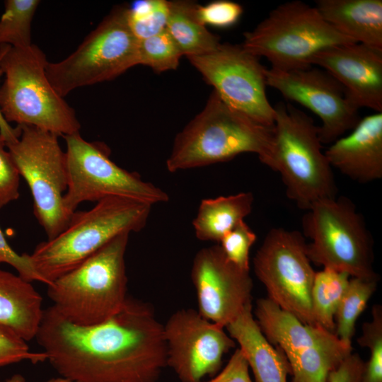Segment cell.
Here are the masks:
<instances>
[{
	"label": "cell",
	"mask_w": 382,
	"mask_h": 382,
	"mask_svg": "<svg viewBox=\"0 0 382 382\" xmlns=\"http://www.w3.org/2000/svg\"><path fill=\"white\" fill-rule=\"evenodd\" d=\"M35 339L60 376L74 382H156L166 367L163 325L151 305L129 296L119 313L92 325L50 306Z\"/></svg>",
	"instance_id": "cell-1"
},
{
	"label": "cell",
	"mask_w": 382,
	"mask_h": 382,
	"mask_svg": "<svg viewBox=\"0 0 382 382\" xmlns=\"http://www.w3.org/2000/svg\"><path fill=\"white\" fill-rule=\"evenodd\" d=\"M273 129L229 106L213 91L204 109L176 135L166 160L167 170L176 173L203 167L243 153L255 154L266 166Z\"/></svg>",
	"instance_id": "cell-2"
},
{
	"label": "cell",
	"mask_w": 382,
	"mask_h": 382,
	"mask_svg": "<svg viewBox=\"0 0 382 382\" xmlns=\"http://www.w3.org/2000/svg\"><path fill=\"white\" fill-rule=\"evenodd\" d=\"M151 207L131 199L110 197L88 210L75 211L64 231L37 245L30 255L32 265L50 285L117 236L142 230Z\"/></svg>",
	"instance_id": "cell-3"
},
{
	"label": "cell",
	"mask_w": 382,
	"mask_h": 382,
	"mask_svg": "<svg viewBox=\"0 0 382 382\" xmlns=\"http://www.w3.org/2000/svg\"><path fill=\"white\" fill-rule=\"evenodd\" d=\"M129 233L117 236L47 285L52 306L66 320L92 325L108 320L122 310L128 298L125 256Z\"/></svg>",
	"instance_id": "cell-4"
},
{
	"label": "cell",
	"mask_w": 382,
	"mask_h": 382,
	"mask_svg": "<svg viewBox=\"0 0 382 382\" xmlns=\"http://www.w3.org/2000/svg\"><path fill=\"white\" fill-rule=\"evenodd\" d=\"M45 53L35 45L16 48L0 45V110L9 122L66 136L79 132L75 110L53 88L47 74Z\"/></svg>",
	"instance_id": "cell-5"
},
{
	"label": "cell",
	"mask_w": 382,
	"mask_h": 382,
	"mask_svg": "<svg viewBox=\"0 0 382 382\" xmlns=\"http://www.w3.org/2000/svg\"><path fill=\"white\" fill-rule=\"evenodd\" d=\"M271 155L267 163L279 173L288 198L299 209L336 197L337 188L313 120L291 103L274 106Z\"/></svg>",
	"instance_id": "cell-6"
},
{
	"label": "cell",
	"mask_w": 382,
	"mask_h": 382,
	"mask_svg": "<svg viewBox=\"0 0 382 382\" xmlns=\"http://www.w3.org/2000/svg\"><path fill=\"white\" fill-rule=\"evenodd\" d=\"M356 43L337 33L316 7L299 0L283 3L253 30L244 33L242 47L264 57L273 69L294 70L311 66L313 57L328 47Z\"/></svg>",
	"instance_id": "cell-7"
},
{
	"label": "cell",
	"mask_w": 382,
	"mask_h": 382,
	"mask_svg": "<svg viewBox=\"0 0 382 382\" xmlns=\"http://www.w3.org/2000/svg\"><path fill=\"white\" fill-rule=\"evenodd\" d=\"M311 262L352 277L376 280L373 241L355 205L345 197L314 203L302 218Z\"/></svg>",
	"instance_id": "cell-8"
},
{
	"label": "cell",
	"mask_w": 382,
	"mask_h": 382,
	"mask_svg": "<svg viewBox=\"0 0 382 382\" xmlns=\"http://www.w3.org/2000/svg\"><path fill=\"white\" fill-rule=\"evenodd\" d=\"M128 6L112 8L67 57L46 66L47 76L64 97L73 90L112 80L138 65L139 40L128 22Z\"/></svg>",
	"instance_id": "cell-9"
},
{
	"label": "cell",
	"mask_w": 382,
	"mask_h": 382,
	"mask_svg": "<svg viewBox=\"0 0 382 382\" xmlns=\"http://www.w3.org/2000/svg\"><path fill=\"white\" fill-rule=\"evenodd\" d=\"M66 144L67 189L64 204L72 215L84 202H98L110 197L131 199L154 205L167 202L168 195L137 173L116 165L110 150L99 141H87L79 132L63 137Z\"/></svg>",
	"instance_id": "cell-10"
},
{
	"label": "cell",
	"mask_w": 382,
	"mask_h": 382,
	"mask_svg": "<svg viewBox=\"0 0 382 382\" xmlns=\"http://www.w3.org/2000/svg\"><path fill=\"white\" fill-rule=\"evenodd\" d=\"M18 126V140L6 147L30 190L34 214L50 240L67 227L71 216L64 204L68 185L65 151L58 135L33 126Z\"/></svg>",
	"instance_id": "cell-11"
},
{
	"label": "cell",
	"mask_w": 382,
	"mask_h": 382,
	"mask_svg": "<svg viewBox=\"0 0 382 382\" xmlns=\"http://www.w3.org/2000/svg\"><path fill=\"white\" fill-rule=\"evenodd\" d=\"M303 236L297 231L271 229L256 252L253 268L268 297L304 324L317 325L311 307L316 271Z\"/></svg>",
	"instance_id": "cell-12"
},
{
	"label": "cell",
	"mask_w": 382,
	"mask_h": 382,
	"mask_svg": "<svg viewBox=\"0 0 382 382\" xmlns=\"http://www.w3.org/2000/svg\"><path fill=\"white\" fill-rule=\"evenodd\" d=\"M257 58L241 45L229 43L187 57L226 103L255 122L272 127L274 109L266 93V68Z\"/></svg>",
	"instance_id": "cell-13"
},
{
	"label": "cell",
	"mask_w": 382,
	"mask_h": 382,
	"mask_svg": "<svg viewBox=\"0 0 382 382\" xmlns=\"http://www.w3.org/2000/svg\"><path fill=\"white\" fill-rule=\"evenodd\" d=\"M266 83L287 100L309 109L321 120L320 140L332 144L358 124L359 108L343 86L322 69L313 67L265 70Z\"/></svg>",
	"instance_id": "cell-14"
},
{
	"label": "cell",
	"mask_w": 382,
	"mask_h": 382,
	"mask_svg": "<svg viewBox=\"0 0 382 382\" xmlns=\"http://www.w3.org/2000/svg\"><path fill=\"white\" fill-rule=\"evenodd\" d=\"M224 328L197 310L176 311L163 325L166 366L181 382H202L205 376L216 375L224 355L236 346Z\"/></svg>",
	"instance_id": "cell-15"
},
{
	"label": "cell",
	"mask_w": 382,
	"mask_h": 382,
	"mask_svg": "<svg viewBox=\"0 0 382 382\" xmlns=\"http://www.w3.org/2000/svg\"><path fill=\"white\" fill-rule=\"evenodd\" d=\"M197 311L204 318L224 328L252 304L253 280L250 271L229 261L219 245L200 249L190 272Z\"/></svg>",
	"instance_id": "cell-16"
},
{
	"label": "cell",
	"mask_w": 382,
	"mask_h": 382,
	"mask_svg": "<svg viewBox=\"0 0 382 382\" xmlns=\"http://www.w3.org/2000/svg\"><path fill=\"white\" fill-rule=\"evenodd\" d=\"M311 65L335 79L359 108L382 112V50L359 43L335 45L316 54Z\"/></svg>",
	"instance_id": "cell-17"
},
{
	"label": "cell",
	"mask_w": 382,
	"mask_h": 382,
	"mask_svg": "<svg viewBox=\"0 0 382 382\" xmlns=\"http://www.w3.org/2000/svg\"><path fill=\"white\" fill-rule=\"evenodd\" d=\"M332 167L360 183L382 178V112L361 118L352 132L325 151Z\"/></svg>",
	"instance_id": "cell-18"
},
{
	"label": "cell",
	"mask_w": 382,
	"mask_h": 382,
	"mask_svg": "<svg viewBox=\"0 0 382 382\" xmlns=\"http://www.w3.org/2000/svg\"><path fill=\"white\" fill-rule=\"evenodd\" d=\"M254 314L266 339L279 347L287 359L313 347L331 346L342 341L319 325L303 323L267 297L257 300Z\"/></svg>",
	"instance_id": "cell-19"
},
{
	"label": "cell",
	"mask_w": 382,
	"mask_h": 382,
	"mask_svg": "<svg viewBox=\"0 0 382 382\" xmlns=\"http://www.w3.org/2000/svg\"><path fill=\"white\" fill-rule=\"evenodd\" d=\"M225 328L239 345L255 382H287L288 374L291 375L289 362L284 352L272 346L262 334L253 316L252 304Z\"/></svg>",
	"instance_id": "cell-20"
},
{
	"label": "cell",
	"mask_w": 382,
	"mask_h": 382,
	"mask_svg": "<svg viewBox=\"0 0 382 382\" xmlns=\"http://www.w3.org/2000/svg\"><path fill=\"white\" fill-rule=\"evenodd\" d=\"M315 7L342 35L382 50L381 0H317Z\"/></svg>",
	"instance_id": "cell-21"
},
{
	"label": "cell",
	"mask_w": 382,
	"mask_h": 382,
	"mask_svg": "<svg viewBox=\"0 0 382 382\" xmlns=\"http://www.w3.org/2000/svg\"><path fill=\"white\" fill-rule=\"evenodd\" d=\"M42 306V298L31 282L0 269V325L28 342L37 333Z\"/></svg>",
	"instance_id": "cell-22"
},
{
	"label": "cell",
	"mask_w": 382,
	"mask_h": 382,
	"mask_svg": "<svg viewBox=\"0 0 382 382\" xmlns=\"http://www.w3.org/2000/svg\"><path fill=\"white\" fill-rule=\"evenodd\" d=\"M253 201L250 192L202 199L192 221L195 236L202 241L219 243L250 214Z\"/></svg>",
	"instance_id": "cell-23"
},
{
	"label": "cell",
	"mask_w": 382,
	"mask_h": 382,
	"mask_svg": "<svg viewBox=\"0 0 382 382\" xmlns=\"http://www.w3.org/2000/svg\"><path fill=\"white\" fill-rule=\"evenodd\" d=\"M197 7L192 1H168L166 29L187 57L209 52L221 44L220 37L199 20Z\"/></svg>",
	"instance_id": "cell-24"
},
{
	"label": "cell",
	"mask_w": 382,
	"mask_h": 382,
	"mask_svg": "<svg viewBox=\"0 0 382 382\" xmlns=\"http://www.w3.org/2000/svg\"><path fill=\"white\" fill-rule=\"evenodd\" d=\"M349 275L328 268L316 272L311 291V307L317 325L335 333V316L347 289Z\"/></svg>",
	"instance_id": "cell-25"
},
{
	"label": "cell",
	"mask_w": 382,
	"mask_h": 382,
	"mask_svg": "<svg viewBox=\"0 0 382 382\" xmlns=\"http://www.w3.org/2000/svg\"><path fill=\"white\" fill-rule=\"evenodd\" d=\"M377 282L357 277L349 279L335 316V334L344 342L352 345L357 320L376 291Z\"/></svg>",
	"instance_id": "cell-26"
},
{
	"label": "cell",
	"mask_w": 382,
	"mask_h": 382,
	"mask_svg": "<svg viewBox=\"0 0 382 382\" xmlns=\"http://www.w3.org/2000/svg\"><path fill=\"white\" fill-rule=\"evenodd\" d=\"M40 4L38 0H6L0 18V45L16 48L30 47L31 25Z\"/></svg>",
	"instance_id": "cell-27"
},
{
	"label": "cell",
	"mask_w": 382,
	"mask_h": 382,
	"mask_svg": "<svg viewBox=\"0 0 382 382\" xmlns=\"http://www.w3.org/2000/svg\"><path fill=\"white\" fill-rule=\"evenodd\" d=\"M182 56L166 28L155 35L139 40L138 64L149 66L156 73L175 69Z\"/></svg>",
	"instance_id": "cell-28"
},
{
	"label": "cell",
	"mask_w": 382,
	"mask_h": 382,
	"mask_svg": "<svg viewBox=\"0 0 382 382\" xmlns=\"http://www.w3.org/2000/svg\"><path fill=\"white\" fill-rule=\"evenodd\" d=\"M168 1L142 0L128 6L129 27L138 40L158 34L166 28Z\"/></svg>",
	"instance_id": "cell-29"
},
{
	"label": "cell",
	"mask_w": 382,
	"mask_h": 382,
	"mask_svg": "<svg viewBox=\"0 0 382 382\" xmlns=\"http://www.w3.org/2000/svg\"><path fill=\"white\" fill-rule=\"evenodd\" d=\"M372 318L362 326L358 344L370 349V358L364 364L361 382H382V306L372 307Z\"/></svg>",
	"instance_id": "cell-30"
},
{
	"label": "cell",
	"mask_w": 382,
	"mask_h": 382,
	"mask_svg": "<svg viewBox=\"0 0 382 382\" xmlns=\"http://www.w3.org/2000/svg\"><path fill=\"white\" fill-rule=\"evenodd\" d=\"M256 239L255 233L243 220L226 233L219 245L229 261L250 271V251Z\"/></svg>",
	"instance_id": "cell-31"
},
{
	"label": "cell",
	"mask_w": 382,
	"mask_h": 382,
	"mask_svg": "<svg viewBox=\"0 0 382 382\" xmlns=\"http://www.w3.org/2000/svg\"><path fill=\"white\" fill-rule=\"evenodd\" d=\"M22 361L44 362L47 355L44 352H31L25 340L9 328L0 325V367Z\"/></svg>",
	"instance_id": "cell-32"
},
{
	"label": "cell",
	"mask_w": 382,
	"mask_h": 382,
	"mask_svg": "<svg viewBox=\"0 0 382 382\" xmlns=\"http://www.w3.org/2000/svg\"><path fill=\"white\" fill-rule=\"evenodd\" d=\"M20 176L6 141L0 135V209L19 197Z\"/></svg>",
	"instance_id": "cell-33"
},
{
	"label": "cell",
	"mask_w": 382,
	"mask_h": 382,
	"mask_svg": "<svg viewBox=\"0 0 382 382\" xmlns=\"http://www.w3.org/2000/svg\"><path fill=\"white\" fill-rule=\"evenodd\" d=\"M243 12L241 4L227 0L216 1L197 7V16L202 23L219 28L233 25Z\"/></svg>",
	"instance_id": "cell-34"
},
{
	"label": "cell",
	"mask_w": 382,
	"mask_h": 382,
	"mask_svg": "<svg viewBox=\"0 0 382 382\" xmlns=\"http://www.w3.org/2000/svg\"><path fill=\"white\" fill-rule=\"evenodd\" d=\"M6 263L13 267L18 275L23 279L32 282H40L45 284L43 278L33 267L30 255L18 254L8 244L0 228V264Z\"/></svg>",
	"instance_id": "cell-35"
},
{
	"label": "cell",
	"mask_w": 382,
	"mask_h": 382,
	"mask_svg": "<svg viewBox=\"0 0 382 382\" xmlns=\"http://www.w3.org/2000/svg\"><path fill=\"white\" fill-rule=\"evenodd\" d=\"M249 369L243 353L238 348L223 369L212 378L202 382H253L250 376Z\"/></svg>",
	"instance_id": "cell-36"
},
{
	"label": "cell",
	"mask_w": 382,
	"mask_h": 382,
	"mask_svg": "<svg viewBox=\"0 0 382 382\" xmlns=\"http://www.w3.org/2000/svg\"><path fill=\"white\" fill-rule=\"evenodd\" d=\"M365 362L357 353H351L329 375L328 382H361Z\"/></svg>",
	"instance_id": "cell-37"
},
{
	"label": "cell",
	"mask_w": 382,
	"mask_h": 382,
	"mask_svg": "<svg viewBox=\"0 0 382 382\" xmlns=\"http://www.w3.org/2000/svg\"><path fill=\"white\" fill-rule=\"evenodd\" d=\"M3 74L0 69V77ZM20 128L17 126L13 128L4 117L0 110V135L6 141V144L13 143L18 140L20 136Z\"/></svg>",
	"instance_id": "cell-38"
},
{
	"label": "cell",
	"mask_w": 382,
	"mask_h": 382,
	"mask_svg": "<svg viewBox=\"0 0 382 382\" xmlns=\"http://www.w3.org/2000/svg\"><path fill=\"white\" fill-rule=\"evenodd\" d=\"M6 382H25V378L21 374H16L7 378Z\"/></svg>",
	"instance_id": "cell-39"
},
{
	"label": "cell",
	"mask_w": 382,
	"mask_h": 382,
	"mask_svg": "<svg viewBox=\"0 0 382 382\" xmlns=\"http://www.w3.org/2000/svg\"><path fill=\"white\" fill-rule=\"evenodd\" d=\"M45 382H74L70 379H68L66 378H64V377H62V376H60V377H58V378H51Z\"/></svg>",
	"instance_id": "cell-40"
}]
</instances>
